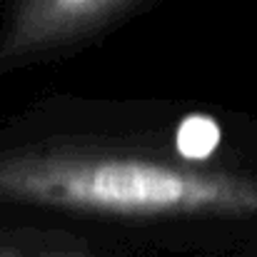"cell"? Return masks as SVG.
I'll use <instances>...</instances> for the list:
<instances>
[{
    "label": "cell",
    "mask_w": 257,
    "mask_h": 257,
    "mask_svg": "<svg viewBox=\"0 0 257 257\" xmlns=\"http://www.w3.org/2000/svg\"><path fill=\"white\" fill-rule=\"evenodd\" d=\"M0 192L115 215H177L240 210L257 190L138 158H33L0 168Z\"/></svg>",
    "instance_id": "cell-1"
},
{
    "label": "cell",
    "mask_w": 257,
    "mask_h": 257,
    "mask_svg": "<svg viewBox=\"0 0 257 257\" xmlns=\"http://www.w3.org/2000/svg\"><path fill=\"white\" fill-rule=\"evenodd\" d=\"M220 145V125L207 115H190L175 133V150L182 160L202 163Z\"/></svg>",
    "instance_id": "cell-3"
},
{
    "label": "cell",
    "mask_w": 257,
    "mask_h": 257,
    "mask_svg": "<svg viewBox=\"0 0 257 257\" xmlns=\"http://www.w3.org/2000/svg\"><path fill=\"white\" fill-rule=\"evenodd\" d=\"M117 0H30L20 18L23 40L38 43L70 33L110 13Z\"/></svg>",
    "instance_id": "cell-2"
}]
</instances>
